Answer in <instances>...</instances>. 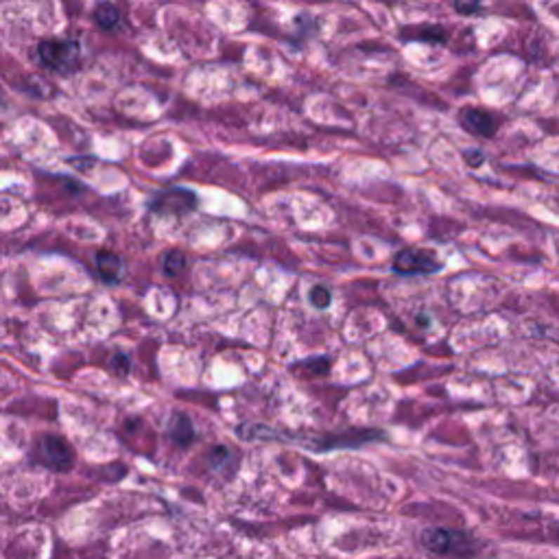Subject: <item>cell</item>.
I'll list each match as a JSON object with an SVG mask.
<instances>
[{
	"label": "cell",
	"instance_id": "obj_16",
	"mask_svg": "<svg viewBox=\"0 0 559 559\" xmlns=\"http://www.w3.org/2000/svg\"><path fill=\"white\" fill-rule=\"evenodd\" d=\"M454 9H456L459 13H466V15H470V13L481 11V9H483V5H481V3H456V5H454Z\"/></svg>",
	"mask_w": 559,
	"mask_h": 559
},
{
	"label": "cell",
	"instance_id": "obj_1",
	"mask_svg": "<svg viewBox=\"0 0 559 559\" xmlns=\"http://www.w3.org/2000/svg\"><path fill=\"white\" fill-rule=\"evenodd\" d=\"M37 57L55 72H70L79 62L77 39H44L37 44Z\"/></svg>",
	"mask_w": 559,
	"mask_h": 559
},
{
	"label": "cell",
	"instance_id": "obj_11",
	"mask_svg": "<svg viewBox=\"0 0 559 559\" xmlns=\"http://www.w3.org/2000/svg\"><path fill=\"white\" fill-rule=\"evenodd\" d=\"M232 450L230 448H225V446H216V448H212L210 452H208V463H210V468L212 470H225L228 468V463L232 461Z\"/></svg>",
	"mask_w": 559,
	"mask_h": 559
},
{
	"label": "cell",
	"instance_id": "obj_15",
	"mask_svg": "<svg viewBox=\"0 0 559 559\" xmlns=\"http://www.w3.org/2000/svg\"><path fill=\"white\" fill-rule=\"evenodd\" d=\"M463 159H466V164L468 166H481L483 162H485V153L481 151V149H468L466 153H463Z\"/></svg>",
	"mask_w": 559,
	"mask_h": 559
},
{
	"label": "cell",
	"instance_id": "obj_10",
	"mask_svg": "<svg viewBox=\"0 0 559 559\" xmlns=\"http://www.w3.org/2000/svg\"><path fill=\"white\" fill-rule=\"evenodd\" d=\"M186 267H188V258H186L184 251H179V249H171L162 258V269L171 277H177L179 273H184Z\"/></svg>",
	"mask_w": 559,
	"mask_h": 559
},
{
	"label": "cell",
	"instance_id": "obj_2",
	"mask_svg": "<svg viewBox=\"0 0 559 559\" xmlns=\"http://www.w3.org/2000/svg\"><path fill=\"white\" fill-rule=\"evenodd\" d=\"M35 459L37 463H42L51 470H68L72 466V448L64 442L62 437H55V435H44L37 439L35 444Z\"/></svg>",
	"mask_w": 559,
	"mask_h": 559
},
{
	"label": "cell",
	"instance_id": "obj_8",
	"mask_svg": "<svg viewBox=\"0 0 559 559\" xmlns=\"http://www.w3.org/2000/svg\"><path fill=\"white\" fill-rule=\"evenodd\" d=\"M169 435L177 446H188L195 439V424L186 413H177L171 417Z\"/></svg>",
	"mask_w": 559,
	"mask_h": 559
},
{
	"label": "cell",
	"instance_id": "obj_3",
	"mask_svg": "<svg viewBox=\"0 0 559 559\" xmlns=\"http://www.w3.org/2000/svg\"><path fill=\"white\" fill-rule=\"evenodd\" d=\"M444 265L437 261L435 256H430L428 251H419V249H402L397 251L391 269L397 275H430L437 273Z\"/></svg>",
	"mask_w": 559,
	"mask_h": 559
},
{
	"label": "cell",
	"instance_id": "obj_7",
	"mask_svg": "<svg viewBox=\"0 0 559 559\" xmlns=\"http://www.w3.org/2000/svg\"><path fill=\"white\" fill-rule=\"evenodd\" d=\"M96 271L101 275L103 282L107 284H116L118 280H121V273H123V261L118 258L114 251H98L96 254Z\"/></svg>",
	"mask_w": 559,
	"mask_h": 559
},
{
	"label": "cell",
	"instance_id": "obj_4",
	"mask_svg": "<svg viewBox=\"0 0 559 559\" xmlns=\"http://www.w3.org/2000/svg\"><path fill=\"white\" fill-rule=\"evenodd\" d=\"M422 542L428 551L439 555H461L468 551V537L461 531L452 529H428L422 535Z\"/></svg>",
	"mask_w": 559,
	"mask_h": 559
},
{
	"label": "cell",
	"instance_id": "obj_14",
	"mask_svg": "<svg viewBox=\"0 0 559 559\" xmlns=\"http://www.w3.org/2000/svg\"><path fill=\"white\" fill-rule=\"evenodd\" d=\"M110 367H112V371H114L116 376H127V374H129V367H131L129 356L123 354V352L114 354V356H112V361H110Z\"/></svg>",
	"mask_w": 559,
	"mask_h": 559
},
{
	"label": "cell",
	"instance_id": "obj_5",
	"mask_svg": "<svg viewBox=\"0 0 559 559\" xmlns=\"http://www.w3.org/2000/svg\"><path fill=\"white\" fill-rule=\"evenodd\" d=\"M197 208V197L190 190L175 188L157 192L151 202V210L157 214H188Z\"/></svg>",
	"mask_w": 559,
	"mask_h": 559
},
{
	"label": "cell",
	"instance_id": "obj_12",
	"mask_svg": "<svg viewBox=\"0 0 559 559\" xmlns=\"http://www.w3.org/2000/svg\"><path fill=\"white\" fill-rule=\"evenodd\" d=\"M417 39H422V42H446V31L442 27H424L417 31Z\"/></svg>",
	"mask_w": 559,
	"mask_h": 559
},
{
	"label": "cell",
	"instance_id": "obj_9",
	"mask_svg": "<svg viewBox=\"0 0 559 559\" xmlns=\"http://www.w3.org/2000/svg\"><path fill=\"white\" fill-rule=\"evenodd\" d=\"M94 22L103 31H114L118 25H121V11L110 3H101L94 9Z\"/></svg>",
	"mask_w": 559,
	"mask_h": 559
},
{
	"label": "cell",
	"instance_id": "obj_6",
	"mask_svg": "<svg viewBox=\"0 0 559 559\" xmlns=\"http://www.w3.org/2000/svg\"><path fill=\"white\" fill-rule=\"evenodd\" d=\"M459 121H461V127L466 131H470L472 136H481V138H492L498 129L496 118L478 107H466L461 114H459Z\"/></svg>",
	"mask_w": 559,
	"mask_h": 559
},
{
	"label": "cell",
	"instance_id": "obj_13",
	"mask_svg": "<svg viewBox=\"0 0 559 559\" xmlns=\"http://www.w3.org/2000/svg\"><path fill=\"white\" fill-rule=\"evenodd\" d=\"M330 302H332V293L326 287H315L310 291V304L315 308H328Z\"/></svg>",
	"mask_w": 559,
	"mask_h": 559
}]
</instances>
